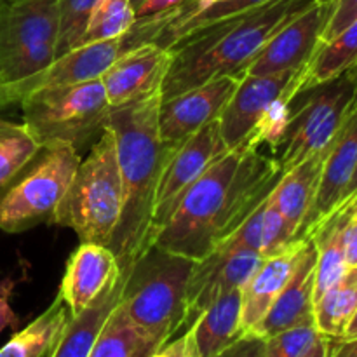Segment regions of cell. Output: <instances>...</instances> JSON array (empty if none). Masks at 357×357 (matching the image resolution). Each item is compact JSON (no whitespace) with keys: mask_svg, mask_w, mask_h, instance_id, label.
<instances>
[{"mask_svg":"<svg viewBox=\"0 0 357 357\" xmlns=\"http://www.w3.org/2000/svg\"><path fill=\"white\" fill-rule=\"evenodd\" d=\"M14 286H16L14 279H0V333L6 328L17 330V326H20V317L10 307V296H13Z\"/></svg>","mask_w":357,"mask_h":357,"instance_id":"cell-37","label":"cell"},{"mask_svg":"<svg viewBox=\"0 0 357 357\" xmlns=\"http://www.w3.org/2000/svg\"><path fill=\"white\" fill-rule=\"evenodd\" d=\"M267 2H271V0H223V2H216L213 3V6L206 7L204 10L197 13L195 16L181 21V23L169 24V26L160 33L157 44L169 49L178 38L190 33V31L197 30V28L216 23V21L229 20V17L241 16V14H246L250 13V10L265 6Z\"/></svg>","mask_w":357,"mask_h":357,"instance_id":"cell-30","label":"cell"},{"mask_svg":"<svg viewBox=\"0 0 357 357\" xmlns=\"http://www.w3.org/2000/svg\"><path fill=\"white\" fill-rule=\"evenodd\" d=\"M20 105L23 124L40 145L65 142L80 153L100 138L110 114L100 79L35 91Z\"/></svg>","mask_w":357,"mask_h":357,"instance_id":"cell-6","label":"cell"},{"mask_svg":"<svg viewBox=\"0 0 357 357\" xmlns=\"http://www.w3.org/2000/svg\"><path fill=\"white\" fill-rule=\"evenodd\" d=\"M351 338H357V310L354 316H352L351 323L347 324V330H345L344 337L340 340H351Z\"/></svg>","mask_w":357,"mask_h":357,"instance_id":"cell-45","label":"cell"},{"mask_svg":"<svg viewBox=\"0 0 357 357\" xmlns=\"http://www.w3.org/2000/svg\"><path fill=\"white\" fill-rule=\"evenodd\" d=\"M42 145L23 122L0 119V192L31 162Z\"/></svg>","mask_w":357,"mask_h":357,"instance_id":"cell-27","label":"cell"},{"mask_svg":"<svg viewBox=\"0 0 357 357\" xmlns=\"http://www.w3.org/2000/svg\"><path fill=\"white\" fill-rule=\"evenodd\" d=\"M124 282L126 274L121 271V275L108 284L107 289L87 309L70 316L54 351L49 357H89L101 328L121 302Z\"/></svg>","mask_w":357,"mask_h":357,"instance_id":"cell-21","label":"cell"},{"mask_svg":"<svg viewBox=\"0 0 357 357\" xmlns=\"http://www.w3.org/2000/svg\"><path fill=\"white\" fill-rule=\"evenodd\" d=\"M344 248L347 267H357V204L345 223Z\"/></svg>","mask_w":357,"mask_h":357,"instance_id":"cell-38","label":"cell"},{"mask_svg":"<svg viewBox=\"0 0 357 357\" xmlns=\"http://www.w3.org/2000/svg\"><path fill=\"white\" fill-rule=\"evenodd\" d=\"M357 20V0H333L328 23L323 30L321 44H326L337 37L342 30Z\"/></svg>","mask_w":357,"mask_h":357,"instance_id":"cell-34","label":"cell"},{"mask_svg":"<svg viewBox=\"0 0 357 357\" xmlns=\"http://www.w3.org/2000/svg\"><path fill=\"white\" fill-rule=\"evenodd\" d=\"M188 0H145L142 7L136 10V17L153 16V14L166 13V10L176 9V7L183 6Z\"/></svg>","mask_w":357,"mask_h":357,"instance_id":"cell-39","label":"cell"},{"mask_svg":"<svg viewBox=\"0 0 357 357\" xmlns=\"http://www.w3.org/2000/svg\"><path fill=\"white\" fill-rule=\"evenodd\" d=\"M331 146L323 150V152L307 157L305 160H302L300 164L293 166L291 169L282 173L281 180L278 181L275 188L272 190V202L281 213L286 229H288L289 236L293 239H298L303 222H305L307 215L312 208L324 159H326Z\"/></svg>","mask_w":357,"mask_h":357,"instance_id":"cell-20","label":"cell"},{"mask_svg":"<svg viewBox=\"0 0 357 357\" xmlns=\"http://www.w3.org/2000/svg\"><path fill=\"white\" fill-rule=\"evenodd\" d=\"M295 96L296 91L289 89L288 93L272 101L267 110L264 112L260 121H258L257 128L253 129L250 138L239 149L260 150V146L267 145L272 155L278 157L282 139H284L286 129H288L289 117H291V101Z\"/></svg>","mask_w":357,"mask_h":357,"instance_id":"cell-29","label":"cell"},{"mask_svg":"<svg viewBox=\"0 0 357 357\" xmlns=\"http://www.w3.org/2000/svg\"><path fill=\"white\" fill-rule=\"evenodd\" d=\"M195 260L152 244L126 274L121 307L160 344L187 330L188 279Z\"/></svg>","mask_w":357,"mask_h":357,"instance_id":"cell-4","label":"cell"},{"mask_svg":"<svg viewBox=\"0 0 357 357\" xmlns=\"http://www.w3.org/2000/svg\"><path fill=\"white\" fill-rule=\"evenodd\" d=\"M309 239H293L284 250L265 257L250 281L241 288L243 295V333L253 331L291 279Z\"/></svg>","mask_w":357,"mask_h":357,"instance_id":"cell-18","label":"cell"},{"mask_svg":"<svg viewBox=\"0 0 357 357\" xmlns=\"http://www.w3.org/2000/svg\"><path fill=\"white\" fill-rule=\"evenodd\" d=\"M98 0H58L59 30L56 58L79 47Z\"/></svg>","mask_w":357,"mask_h":357,"instance_id":"cell-31","label":"cell"},{"mask_svg":"<svg viewBox=\"0 0 357 357\" xmlns=\"http://www.w3.org/2000/svg\"><path fill=\"white\" fill-rule=\"evenodd\" d=\"M302 357H330V338L321 337Z\"/></svg>","mask_w":357,"mask_h":357,"instance_id":"cell-41","label":"cell"},{"mask_svg":"<svg viewBox=\"0 0 357 357\" xmlns=\"http://www.w3.org/2000/svg\"><path fill=\"white\" fill-rule=\"evenodd\" d=\"M70 319L68 307L59 296L23 330L0 347V357H49Z\"/></svg>","mask_w":357,"mask_h":357,"instance_id":"cell-23","label":"cell"},{"mask_svg":"<svg viewBox=\"0 0 357 357\" xmlns=\"http://www.w3.org/2000/svg\"><path fill=\"white\" fill-rule=\"evenodd\" d=\"M171 51L150 42L126 51L100 77L110 107H122L132 101L160 94L171 65Z\"/></svg>","mask_w":357,"mask_h":357,"instance_id":"cell-15","label":"cell"},{"mask_svg":"<svg viewBox=\"0 0 357 357\" xmlns=\"http://www.w3.org/2000/svg\"><path fill=\"white\" fill-rule=\"evenodd\" d=\"M160 347L159 340L129 319L119 302L101 328L89 357H152Z\"/></svg>","mask_w":357,"mask_h":357,"instance_id":"cell-24","label":"cell"},{"mask_svg":"<svg viewBox=\"0 0 357 357\" xmlns=\"http://www.w3.org/2000/svg\"><path fill=\"white\" fill-rule=\"evenodd\" d=\"M302 72L303 70L271 75L244 73L218 119L220 135L227 149H239L246 143L272 101L288 93L289 89H295L296 94L300 93Z\"/></svg>","mask_w":357,"mask_h":357,"instance_id":"cell-13","label":"cell"},{"mask_svg":"<svg viewBox=\"0 0 357 357\" xmlns=\"http://www.w3.org/2000/svg\"><path fill=\"white\" fill-rule=\"evenodd\" d=\"M264 257L257 251L220 244L202 260L195 261L188 279L187 330L199 314L223 293L243 288L260 267Z\"/></svg>","mask_w":357,"mask_h":357,"instance_id":"cell-14","label":"cell"},{"mask_svg":"<svg viewBox=\"0 0 357 357\" xmlns=\"http://www.w3.org/2000/svg\"><path fill=\"white\" fill-rule=\"evenodd\" d=\"M152 357H199L192 330H185L178 338H171Z\"/></svg>","mask_w":357,"mask_h":357,"instance_id":"cell-36","label":"cell"},{"mask_svg":"<svg viewBox=\"0 0 357 357\" xmlns=\"http://www.w3.org/2000/svg\"><path fill=\"white\" fill-rule=\"evenodd\" d=\"M215 357H265V338L248 331Z\"/></svg>","mask_w":357,"mask_h":357,"instance_id":"cell-35","label":"cell"},{"mask_svg":"<svg viewBox=\"0 0 357 357\" xmlns=\"http://www.w3.org/2000/svg\"><path fill=\"white\" fill-rule=\"evenodd\" d=\"M82 153L65 142L42 145L31 162L0 192V230L21 234L51 223Z\"/></svg>","mask_w":357,"mask_h":357,"instance_id":"cell-7","label":"cell"},{"mask_svg":"<svg viewBox=\"0 0 357 357\" xmlns=\"http://www.w3.org/2000/svg\"><path fill=\"white\" fill-rule=\"evenodd\" d=\"M281 176V164L272 153L227 150L183 195L153 244L202 260L271 195Z\"/></svg>","mask_w":357,"mask_h":357,"instance_id":"cell-1","label":"cell"},{"mask_svg":"<svg viewBox=\"0 0 357 357\" xmlns=\"http://www.w3.org/2000/svg\"><path fill=\"white\" fill-rule=\"evenodd\" d=\"M316 0H271L241 16L216 21L178 38L169 47L171 65L162 100L222 75H244L272 35Z\"/></svg>","mask_w":357,"mask_h":357,"instance_id":"cell-3","label":"cell"},{"mask_svg":"<svg viewBox=\"0 0 357 357\" xmlns=\"http://www.w3.org/2000/svg\"><path fill=\"white\" fill-rule=\"evenodd\" d=\"M333 0H316L303 13L279 28L250 63V75L300 72L314 58L321 45Z\"/></svg>","mask_w":357,"mask_h":357,"instance_id":"cell-11","label":"cell"},{"mask_svg":"<svg viewBox=\"0 0 357 357\" xmlns=\"http://www.w3.org/2000/svg\"><path fill=\"white\" fill-rule=\"evenodd\" d=\"M317 251L309 239L298 265L281 295L275 298L268 312L251 333L268 338L275 333L314 323V284H316Z\"/></svg>","mask_w":357,"mask_h":357,"instance_id":"cell-19","label":"cell"},{"mask_svg":"<svg viewBox=\"0 0 357 357\" xmlns=\"http://www.w3.org/2000/svg\"><path fill=\"white\" fill-rule=\"evenodd\" d=\"M136 21V10L129 0H98L87 21L82 44L122 37Z\"/></svg>","mask_w":357,"mask_h":357,"instance_id":"cell-28","label":"cell"},{"mask_svg":"<svg viewBox=\"0 0 357 357\" xmlns=\"http://www.w3.org/2000/svg\"><path fill=\"white\" fill-rule=\"evenodd\" d=\"M354 87L347 73L309 87L291 101V117L278 160L282 173L330 149L351 115Z\"/></svg>","mask_w":357,"mask_h":357,"instance_id":"cell-9","label":"cell"},{"mask_svg":"<svg viewBox=\"0 0 357 357\" xmlns=\"http://www.w3.org/2000/svg\"><path fill=\"white\" fill-rule=\"evenodd\" d=\"M58 30V0H0V89L51 65Z\"/></svg>","mask_w":357,"mask_h":357,"instance_id":"cell-8","label":"cell"},{"mask_svg":"<svg viewBox=\"0 0 357 357\" xmlns=\"http://www.w3.org/2000/svg\"><path fill=\"white\" fill-rule=\"evenodd\" d=\"M349 75V79H351L352 82V87H354V96H352V105H351V114H356L357 112V63L354 66H352L349 72H345Z\"/></svg>","mask_w":357,"mask_h":357,"instance_id":"cell-44","label":"cell"},{"mask_svg":"<svg viewBox=\"0 0 357 357\" xmlns=\"http://www.w3.org/2000/svg\"><path fill=\"white\" fill-rule=\"evenodd\" d=\"M216 2H223V0H190V14H188L187 17H185V20H188V17H192V16H195V14L197 13H201V10H204L206 7H209V6H213V3H216ZM183 20V21H185ZM181 23V21H180ZM178 24V23H176ZM167 28V26H166Z\"/></svg>","mask_w":357,"mask_h":357,"instance_id":"cell-43","label":"cell"},{"mask_svg":"<svg viewBox=\"0 0 357 357\" xmlns=\"http://www.w3.org/2000/svg\"><path fill=\"white\" fill-rule=\"evenodd\" d=\"M162 96L122 107H110L107 128L114 132L122 178L124 206L121 222L110 243L121 271H129L136 258L153 244V204L164 167L178 146L160 139L159 107Z\"/></svg>","mask_w":357,"mask_h":357,"instance_id":"cell-2","label":"cell"},{"mask_svg":"<svg viewBox=\"0 0 357 357\" xmlns=\"http://www.w3.org/2000/svg\"><path fill=\"white\" fill-rule=\"evenodd\" d=\"M129 2H131V6L135 7V10H138L139 7H142L143 3H145V0H129Z\"/></svg>","mask_w":357,"mask_h":357,"instance_id":"cell-46","label":"cell"},{"mask_svg":"<svg viewBox=\"0 0 357 357\" xmlns=\"http://www.w3.org/2000/svg\"><path fill=\"white\" fill-rule=\"evenodd\" d=\"M357 310V267H349L337 284L314 303V324L323 337L340 340Z\"/></svg>","mask_w":357,"mask_h":357,"instance_id":"cell-26","label":"cell"},{"mask_svg":"<svg viewBox=\"0 0 357 357\" xmlns=\"http://www.w3.org/2000/svg\"><path fill=\"white\" fill-rule=\"evenodd\" d=\"M357 166V112L349 115L340 135L324 159L312 208L303 222L298 239H305L307 234L328 215L340 206L351 178Z\"/></svg>","mask_w":357,"mask_h":357,"instance_id":"cell-17","label":"cell"},{"mask_svg":"<svg viewBox=\"0 0 357 357\" xmlns=\"http://www.w3.org/2000/svg\"><path fill=\"white\" fill-rule=\"evenodd\" d=\"M124 192L117 162L115 136L105 131L80 160L51 223L73 230L80 243L110 246L121 222Z\"/></svg>","mask_w":357,"mask_h":357,"instance_id":"cell-5","label":"cell"},{"mask_svg":"<svg viewBox=\"0 0 357 357\" xmlns=\"http://www.w3.org/2000/svg\"><path fill=\"white\" fill-rule=\"evenodd\" d=\"M330 357H357V338L330 340Z\"/></svg>","mask_w":357,"mask_h":357,"instance_id":"cell-40","label":"cell"},{"mask_svg":"<svg viewBox=\"0 0 357 357\" xmlns=\"http://www.w3.org/2000/svg\"><path fill=\"white\" fill-rule=\"evenodd\" d=\"M243 75H222L183 91L169 100H160L159 136L164 143L180 146L194 132L218 121Z\"/></svg>","mask_w":357,"mask_h":357,"instance_id":"cell-12","label":"cell"},{"mask_svg":"<svg viewBox=\"0 0 357 357\" xmlns=\"http://www.w3.org/2000/svg\"><path fill=\"white\" fill-rule=\"evenodd\" d=\"M243 295L241 288L230 289L213 300L192 323L199 357H215L243 335Z\"/></svg>","mask_w":357,"mask_h":357,"instance_id":"cell-22","label":"cell"},{"mask_svg":"<svg viewBox=\"0 0 357 357\" xmlns=\"http://www.w3.org/2000/svg\"><path fill=\"white\" fill-rule=\"evenodd\" d=\"M291 241L293 237L289 236L288 229H286L281 213L268 195L264 209V225H261V257H271V255L284 250Z\"/></svg>","mask_w":357,"mask_h":357,"instance_id":"cell-33","label":"cell"},{"mask_svg":"<svg viewBox=\"0 0 357 357\" xmlns=\"http://www.w3.org/2000/svg\"><path fill=\"white\" fill-rule=\"evenodd\" d=\"M121 275L114 251L96 243H80L65 264L58 296L70 316L82 312Z\"/></svg>","mask_w":357,"mask_h":357,"instance_id":"cell-16","label":"cell"},{"mask_svg":"<svg viewBox=\"0 0 357 357\" xmlns=\"http://www.w3.org/2000/svg\"><path fill=\"white\" fill-rule=\"evenodd\" d=\"M323 335L307 323L265 338V357H302Z\"/></svg>","mask_w":357,"mask_h":357,"instance_id":"cell-32","label":"cell"},{"mask_svg":"<svg viewBox=\"0 0 357 357\" xmlns=\"http://www.w3.org/2000/svg\"><path fill=\"white\" fill-rule=\"evenodd\" d=\"M342 204H345V206H356L357 204V166H356L354 174H352V178H351V183H349L347 190H345L344 199H342L340 206Z\"/></svg>","mask_w":357,"mask_h":357,"instance_id":"cell-42","label":"cell"},{"mask_svg":"<svg viewBox=\"0 0 357 357\" xmlns=\"http://www.w3.org/2000/svg\"><path fill=\"white\" fill-rule=\"evenodd\" d=\"M357 63V20L326 44H321L300 75V93L333 80Z\"/></svg>","mask_w":357,"mask_h":357,"instance_id":"cell-25","label":"cell"},{"mask_svg":"<svg viewBox=\"0 0 357 357\" xmlns=\"http://www.w3.org/2000/svg\"><path fill=\"white\" fill-rule=\"evenodd\" d=\"M220 135L218 121H213L199 129L187 142L181 143L164 167L153 204L152 239L176 211L183 195L192 185L227 152Z\"/></svg>","mask_w":357,"mask_h":357,"instance_id":"cell-10","label":"cell"}]
</instances>
